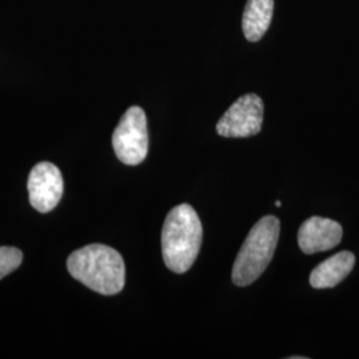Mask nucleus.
<instances>
[{"label":"nucleus","instance_id":"obj_10","mask_svg":"<svg viewBox=\"0 0 359 359\" xmlns=\"http://www.w3.org/2000/svg\"><path fill=\"white\" fill-rule=\"evenodd\" d=\"M23 262V253L13 246H0V280L18 269Z\"/></svg>","mask_w":359,"mask_h":359},{"label":"nucleus","instance_id":"obj_9","mask_svg":"<svg viewBox=\"0 0 359 359\" xmlns=\"http://www.w3.org/2000/svg\"><path fill=\"white\" fill-rule=\"evenodd\" d=\"M274 0H248L243 16V31L249 41H258L269 29Z\"/></svg>","mask_w":359,"mask_h":359},{"label":"nucleus","instance_id":"obj_1","mask_svg":"<svg viewBox=\"0 0 359 359\" xmlns=\"http://www.w3.org/2000/svg\"><path fill=\"white\" fill-rule=\"evenodd\" d=\"M67 268L79 283L104 295L120 293L126 285L124 259L107 245H87L68 257Z\"/></svg>","mask_w":359,"mask_h":359},{"label":"nucleus","instance_id":"obj_3","mask_svg":"<svg viewBox=\"0 0 359 359\" xmlns=\"http://www.w3.org/2000/svg\"><path fill=\"white\" fill-rule=\"evenodd\" d=\"M280 238V219L276 216L261 218L249 231L236 257L231 280L237 286H248L259 278L274 256Z\"/></svg>","mask_w":359,"mask_h":359},{"label":"nucleus","instance_id":"obj_5","mask_svg":"<svg viewBox=\"0 0 359 359\" xmlns=\"http://www.w3.org/2000/svg\"><path fill=\"white\" fill-rule=\"evenodd\" d=\"M264 121V102L255 93L241 96L218 120L217 133L222 137L243 139L259 133Z\"/></svg>","mask_w":359,"mask_h":359},{"label":"nucleus","instance_id":"obj_11","mask_svg":"<svg viewBox=\"0 0 359 359\" xmlns=\"http://www.w3.org/2000/svg\"><path fill=\"white\" fill-rule=\"evenodd\" d=\"M281 205H283V204H281V201H278V200H277V201H276V206H277V208H280Z\"/></svg>","mask_w":359,"mask_h":359},{"label":"nucleus","instance_id":"obj_4","mask_svg":"<svg viewBox=\"0 0 359 359\" xmlns=\"http://www.w3.org/2000/svg\"><path fill=\"white\" fill-rule=\"evenodd\" d=\"M117 158L127 165H139L148 154L149 136L147 116L140 107H130L112 136Z\"/></svg>","mask_w":359,"mask_h":359},{"label":"nucleus","instance_id":"obj_8","mask_svg":"<svg viewBox=\"0 0 359 359\" xmlns=\"http://www.w3.org/2000/svg\"><path fill=\"white\" fill-rule=\"evenodd\" d=\"M355 265V256L351 252H339L325 259L310 274V285L314 289H329L342 283Z\"/></svg>","mask_w":359,"mask_h":359},{"label":"nucleus","instance_id":"obj_7","mask_svg":"<svg viewBox=\"0 0 359 359\" xmlns=\"http://www.w3.org/2000/svg\"><path fill=\"white\" fill-rule=\"evenodd\" d=\"M344 231L339 222L325 217H310L298 231V245L306 255L326 252L341 243Z\"/></svg>","mask_w":359,"mask_h":359},{"label":"nucleus","instance_id":"obj_6","mask_svg":"<svg viewBox=\"0 0 359 359\" xmlns=\"http://www.w3.org/2000/svg\"><path fill=\"white\" fill-rule=\"evenodd\" d=\"M65 192L60 169L52 163L41 161L32 168L28 177L29 203L40 213H48L59 204Z\"/></svg>","mask_w":359,"mask_h":359},{"label":"nucleus","instance_id":"obj_2","mask_svg":"<svg viewBox=\"0 0 359 359\" xmlns=\"http://www.w3.org/2000/svg\"><path fill=\"white\" fill-rule=\"evenodd\" d=\"M203 244V225L196 210L181 204L168 213L161 233L164 262L173 273L191 269Z\"/></svg>","mask_w":359,"mask_h":359}]
</instances>
